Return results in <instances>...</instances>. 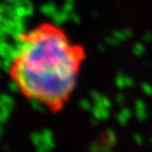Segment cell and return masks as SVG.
Here are the masks:
<instances>
[{
    "label": "cell",
    "mask_w": 152,
    "mask_h": 152,
    "mask_svg": "<svg viewBox=\"0 0 152 152\" xmlns=\"http://www.w3.org/2000/svg\"><path fill=\"white\" fill-rule=\"evenodd\" d=\"M86 60L85 45L60 25L42 22L19 34L10 76L26 98L57 113L75 92Z\"/></svg>",
    "instance_id": "obj_1"
}]
</instances>
